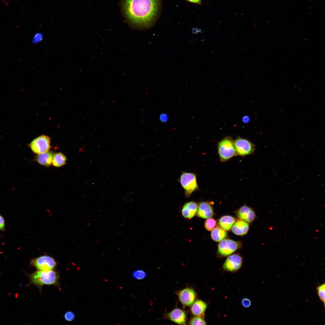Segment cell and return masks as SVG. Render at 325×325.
<instances>
[{
    "label": "cell",
    "mask_w": 325,
    "mask_h": 325,
    "mask_svg": "<svg viewBox=\"0 0 325 325\" xmlns=\"http://www.w3.org/2000/svg\"><path fill=\"white\" fill-rule=\"evenodd\" d=\"M161 0H123V14L130 25L137 29L152 27L160 12Z\"/></svg>",
    "instance_id": "cell-1"
},
{
    "label": "cell",
    "mask_w": 325,
    "mask_h": 325,
    "mask_svg": "<svg viewBox=\"0 0 325 325\" xmlns=\"http://www.w3.org/2000/svg\"><path fill=\"white\" fill-rule=\"evenodd\" d=\"M29 279V281L26 285L27 287L34 285L41 291L44 285H53L60 289L59 283V273L54 270H38L32 273H26Z\"/></svg>",
    "instance_id": "cell-2"
},
{
    "label": "cell",
    "mask_w": 325,
    "mask_h": 325,
    "mask_svg": "<svg viewBox=\"0 0 325 325\" xmlns=\"http://www.w3.org/2000/svg\"><path fill=\"white\" fill-rule=\"evenodd\" d=\"M218 147L219 156L222 162L228 160L237 154L234 141L229 137H226L221 141Z\"/></svg>",
    "instance_id": "cell-3"
},
{
    "label": "cell",
    "mask_w": 325,
    "mask_h": 325,
    "mask_svg": "<svg viewBox=\"0 0 325 325\" xmlns=\"http://www.w3.org/2000/svg\"><path fill=\"white\" fill-rule=\"evenodd\" d=\"M30 264L37 270H54L57 263L53 257L48 255H43L32 259Z\"/></svg>",
    "instance_id": "cell-4"
},
{
    "label": "cell",
    "mask_w": 325,
    "mask_h": 325,
    "mask_svg": "<svg viewBox=\"0 0 325 325\" xmlns=\"http://www.w3.org/2000/svg\"><path fill=\"white\" fill-rule=\"evenodd\" d=\"M236 154L245 156L253 154L255 150V145L249 140L238 137L234 141Z\"/></svg>",
    "instance_id": "cell-5"
},
{
    "label": "cell",
    "mask_w": 325,
    "mask_h": 325,
    "mask_svg": "<svg viewBox=\"0 0 325 325\" xmlns=\"http://www.w3.org/2000/svg\"><path fill=\"white\" fill-rule=\"evenodd\" d=\"M180 181L181 186L185 190L186 195L187 197L198 188L196 176L193 173H183L181 176Z\"/></svg>",
    "instance_id": "cell-6"
},
{
    "label": "cell",
    "mask_w": 325,
    "mask_h": 325,
    "mask_svg": "<svg viewBox=\"0 0 325 325\" xmlns=\"http://www.w3.org/2000/svg\"><path fill=\"white\" fill-rule=\"evenodd\" d=\"M50 138L42 135L33 140L29 146L34 153L39 154L48 151L50 148Z\"/></svg>",
    "instance_id": "cell-7"
},
{
    "label": "cell",
    "mask_w": 325,
    "mask_h": 325,
    "mask_svg": "<svg viewBox=\"0 0 325 325\" xmlns=\"http://www.w3.org/2000/svg\"><path fill=\"white\" fill-rule=\"evenodd\" d=\"M240 243L230 239H224L220 241L218 245V251L224 256L229 255L239 248Z\"/></svg>",
    "instance_id": "cell-8"
},
{
    "label": "cell",
    "mask_w": 325,
    "mask_h": 325,
    "mask_svg": "<svg viewBox=\"0 0 325 325\" xmlns=\"http://www.w3.org/2000/svg\"><path fill=\"white\" fill-rule=\"evenodd\" d=\"M176 293L181 302L183 305L187 306L192 305L197 296L194 291L189 288L180 290Z\"/></svg>",
    "instance_id": "cell-9"
},
{
    "label": "cell",
    "mask_w": 325,
    "mask_h": 325,
    "mask_svg": "<svg viewBox=\"0 0 325 325\" xmlns=\"http://www.w3.org/2000/svg\"><path fill=\"white\" fill-rule=\"evenodd\" d=\"M242 263V257L237 254L229 256L224 264L223 268L227 271H235L241 267Z\"/></svg>",
    "instance_id": "cell-10"
},
{
    "label": "cell",
    "mask_w": 325,
    "mask_h": 325,
    "mask_svg": "<svg viewBox=\"0 0 325 325\" xmlns=\"http://www.w3.org/2000/svg\"><path fill=\"white\" fill-rule=\"evenodd\" d=\"M236 213L239 218L249 223L253 221L256 217L254 211L246 206H243L241 207L237 211Z\"/></svg>",
    "instance_id": "cell-11"
},
{
    "label": "cell",
    "mask_w": 325,
    "mask_h": 325,
    "mask_svg": "<svg viewBox=\"0 0 325 325\" xmlns=\"http://www.w3.org/2000/svg\"><path fill=\"white\" fill-rule=\"evenodd\" d=\"M213 214V207L209 203L202 202L198 206L196 213L197 216L204 219H207L211 218Z\"/></svg>",
    "instance_id": "cell-12"
},
{
    "label": "cell",
    "mask_w": 325,
    "mask_h": 325,
    "mask_svg": "<svg viewBox=\"0 0 325 325\" xmlns=\"http://www.w3.org/2000/svg\"><path fill=\"white\" fill-rule=\"evenodd\" d=\"M170 320L178 324H186V315L181 309L176 308L169 312L167 315Z\"/></svg>",
    "instance_id": "cell-13"
},
{
    "label": "cell",
    "mask_w": 325,
    "mask_h": 325,
    "mask_svg": "<svg viewBox=\"0 0 325 325\" xmlns=\"http://www.w3.org/2000/svg\"><path fill=\"white\" fill-rule=\"evenodd\" d=\"M198 205L193 201L186 203L183 206L181 210L182 214L185 218L191 219L196 214Z\"/></svg>",
    "instance_id": "cell-14"
},
{
    "label": "cell",
    "mask_w": 325,
    "mask_h": 325,
    "mask_svg": "<svg viewBox=\"0 0 325 325\" xmlns=\"http://www.w3.org/2000/svg\"><path fill=\"white\" fill-rule=\"evenodd\" d=\"M249 228V225L248 222L241 220L235 222L231 228V229L232 232L235 234L237 235L243 236L247 233Z\"/></svg>",
    "instance_id": "cell-15"
},
{
    "label": "cell",
    "mask_w": 325,
    "mask_h": 325,
    "mask_svg": "<svg viewBox=\"0 0 325 325\" xmlns=\"http://www.w3.org/2000/svg\"><path fill=\"white\" fill-rule=\"evenodd\" d=\"M192 305L191 311L193 315L196 316H200L202 314L207 307L206 304L200 300L196 301Z\"/></svg>",
    "instance_id": "cell-16"
},
{
    "label": "cell",
    "mask_w": 325,
    "mask_h": 325,
    "mask_svg": "<svg viewBox=\"0 0 325 325\" xmlns=\"http://www.w3.org/2000/svg\"><path fill=\"white\" fill-rule=\"evenodd\" d=\"M54 155L53 152L51 151L39 154L36 157V161L43 166H50L52 163Z\"/></svg>",
    "instance_id": "cell-17"
},
{
    "label": "cell",
    "mask_w": 325,
    "mask_h": 325,
    "mask_svg": "<svg viewBox=\"0 0 325 325\" xmlns=\"http://www.w3.org/2000/svg\"><path fill=\"white\" fill-rule=\"evenodd\" d=\"M235 222V218L230 215L222 217L218 221V225L221 228L226 231H228L231 228Z\"/></svg>",
    "instance_id": "cell-18"
},
{
    "label": "cell",
    "mask_w": 325,
    "mask_h": 325,
    "mask_svg": "<svg viewBox=\"0 0 325 325\" xmlns=\"http://www.w3.org/2000/svg\"><path fill=\"white\" fill-rule=\"evenodd\" d=\"M227 233L225 230L220 227L214 228L211 233L212 239L216 242L220 241L227 236Z\"/></svg>",
    "instance_id": "cell-19"
},
{
    "label": "cell",
    "mask_w": 325,
    "mask_h": 325,
    "mask_svg": "<svg viewBox=\"0 0 325 325\" xmlns=\"http://www.w3.org/2000/svg\"><path fill=\"white\" fill-rule=\"evenodd\" d=\"M66 160V158L63 154L57 153L54 155L52 162L54 166L59 167L65 164Z\"/></svg>",
    "instance_id": "cell-20"
},
{
    "label": "cell",
    "mask_w": 325,
    "mask_h": 325,
    "mask_svg": "<svg viewBox=\"0 0 325 325\" xmlns=\"http://www.w3.org/2000/svg\"><path fill=\"white\" fill-rule=\"evenodd\" d=\"M132 277L137 280L144 279L147 276V274L144 270L138 269L134 271L132 274Z\"/></svg>",
    "instance_id": "cell-21"
},
{
    "label": "cell",
    "mask_w": 325,
    "mask_h": 325,
    "mask_svg": "<svg viewBox=\"0 0 325 325\" xmlns=\"http://www.w3.org/2000/svg\"><path fill=\"white\" fill-rule=\"evenodd\" d=\"M318 295L320 300L325 305V284L324 283L318 286L317 287Z\"/></svg>",
    "instance_id": "cell-22"
},
{
    "label": "cell",
    "mask_w": 325,
    "mask_h": 325,
    "mask_svg": "<svg viewBox=\"0 0 325 325\" xmlns=\"http://www.w3.org/2000/svg\"><path fill=\"white\" fill-rule=\"evenodd\" d=\"M216 224V221L213 218H209L207 219L205 222V227L209 231H212Z\"/></svg>",
    "instance_id": "cell-23"
},
{
    "label": "cell",
    "mask_w": 325,
    "mask_h": 325,
    "mask_svg": "<svg viewBox=\"0 0 325 325\" xmlns=\"http://www.w3.org/2000/svg\"><path fill=\"white\" fill-rule=\"evenodd\" d=\"M190 325H206L204 319L200 317L196 316L192 318L189 322Z\"/></svg>",
    "instance_id": "cell-24"
},
{
    "label": "cell",
    "mask_w": 325,
    "mask_h": 325,
    "mask_svg": "<svg viewBox=\"0 0 325 325\" xmlns=\"http://www.w3.org/2000/svg\"><path fill=\"white\" fill-rule=\"evenodd\" d=\"M43 38V34L41 32H38L34 35L31 41L33 44H37L42 41Z\"/></svg>",
    "instance_id": "cell-25"
},
{
    "label": "cell",
    "mask_w": 325,
    "mask_h": 325,
    "mask_svg": "<svg viewBox=\"0 0 325 325\" xmlns=\"http://www.w3.org/2000/svg\"><path fill=\"white\" fill-rule=\"evenodd\" d=\"M65 320L68 321L73 320L75 318V314L72 311H69L65 313L64 315Z\"/></svg>",
    "instance_id": "cell-26"
},
{
    "label": "cell",
    "mask_w": 325,
    "mask_h": 325,
    "mask_svg": "<svg viewBox=\"0 0 325 325\" xmlns=\"http://www.w3.org/2000/svg\"><path fill=\"white\" fill-rule=\"evenodd\" d=\"M242 305L245 308L249 307L251 304V302L248 299L245 298L242 299L241 302Z\"/></svg>",
    "instance_id": "cell-27"
},
{
    "label": "cell",
    "mask_w": 325,
    "mask_h": 325,
    "mask_svg": "<svg viewBox=\"0 0 325 325\" xmlns=\"http://www.w3.org/2000/svg\"><path fill=\"white\" fill-rule=\"evenodd\" d=\"M5 221L4 219L1 215H0V230L2 231L5 230Z\"/></svg>",
    "instance_id": "cell-28"
},
{
    "label": "cell",
    "mask_w": 325,
    "mask_h": 325,
    "mask_svg": "<svg viewBox=\"0 0 325 325\" xmlns=\"http://www.w3.org/2000/svg\"><path fill=\"white\" fill-rule=\"evenodd\" d=\"M159 119L162 122H166L168 119V116L165 113L161 114L159 116Z\"/></svg>",
    "instance_id": "cell-29"
},
{
    "label": "cell",
    "mask_w": 325,
    "mask_h": 325,
    "mask_svg": "<svg viewBox=\"0 0 325 325\" xmlns=\"http://www.w3.org/2000/svg\"><path fill=\"white\" fill-rule=\"evenodd\" d=\"M190 2L200 4L201 2V0H186Z\"/></svg>",
    "instance_id": "cell-30"
},
{
    "label": "cell",
    "mask_w": 325,
    "mask_h": 325,
    "mask_svg": "<svg viewBox=\"0 0 325 325\" xmlns=\"http://www.w3.org/2000/svg\"><path fill=\"white\" fill-rule=\"evenodd\" d=\"M249 120V118L248 116H245L243 117V122L245 123L248 122Z\"/></svg>",
    "instance_id": "cell-31"
}]
</instances>
